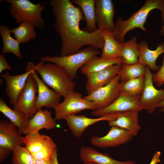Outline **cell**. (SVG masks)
<instances>
[{
  "label": "cell",
  "mask_w": 164,
  "mask_h": 164,
  "mask_svg": "<svg viewBox=\"0 0 164 164\" xmlns=\"http://www.w3.org/2000/svg\"><path fill=\"white\" fill-rule=\"evenodd\" d=\"M50 4L55 17L54 26L61 37L60 56L77 53L87 45L102 50L104 40L101 31L89 33L80 29V22L85 19L80 8L70 0H51Z\"/></svg>",
  "instance_id": "6da1fadb"
},
{
  "label": "cell",
  "mask_w": 164,
  "mask_h": 164,
  "mask_svg": "<svg viewBox=\"0 0 164 164\" xmlns=\"http://www.w3.org/2000/svg\"><path fill=\"white\" fill-rule=\"evenodd\" d=\"M155 9L161 12L162 22H164V0H147L144 5L137 11L132 14L126 20L119 17L115 23V27L112 32L114 38L118 42L123 43L127 33L131 30L139 28L146 31L144 27L149 13Z\"/></svg>",
  "instance_id": "7a4b0ae2"
},
{
  "label": "cell",
  "mask_w": 164,
  "mask_h": 164,
  "mask_svg": "<svg viewBox=\"0 0 164 164\" xmlns=\"http://www.w3.org/2000/svg\"><path fill=\"white\" fill-rule=\"evenodd\" d=\"M44 63L41 61L34 67L44 83L64 98L75 91L76 84L64 68L55 63Z\"/></svg>",
  "instance_id": "3957f363"
},
{
  "label": "cell",
  "mask_w": 164,
  "mask_h": 164,
  "mask_svg": "<svg viewBox=\"0 0 164 164\" xmlns=\"http://www.w3.org/2000/svg\"><path fill=\"white\" fill-rule=\"evenodd\" d=\"M10 5V14L16 23L28 22L35 27L43 28L44 20L41 16L46 4H35L29 0H6Z\"/></svg>",
  "instance_id": "277c9868"
},
{
  "label": "cell",
  "mask_w": 164,
  "mask_h": 164,
  "mask_svg": "<svg viewBox=\"0 0 164 164\" xmlns=\"http://www.w3.org/2000/svg\"><path fill=\"white\" fill-rule=\"evenodd\" d=\"M101 53L99 49L90 46L71 55L63 56H45L40 57V59L44 62L55 63L61 66L74 80L77 77L79 68L92 58Z\"/></svg>",
  "instance_id": "5b68a950"
},
{
  "label": "cell",
  "mask_w": 164,
  "mask_h": 164,
  "mask_svg": "<svg viewBox=\"0 0 164 164\" xmlns=\"http://www.w3.org/2000/svg\"><path fill=\"white\" fill-rule=\"evenodd\" d=\"M54 109L56 120L65 119L68 116L75 115L84 110L94 111L97 108L92 102L84 98L80 93L74 91L64 98Z\"/></svg>",
  "instance_id": "8992f818"
},
{
  "label": "cell",
  "mask_w": 164,
  "mask_h": 164,
  "mask_svg": "<svg viewBox=\"0 0 164 164\" xmlns=\"http://www.w3.org/2000/svg\"><path fill=\"white\" fill-rule=\"evenodd\" d=\"M153 75L150 68L146 66L144 88L139 99L141 107L150 114L153 113L159 104L164 101V89H158L154 87Z\"/></svg>",
  "instance_id": "52a82bcc"
},
{
  "label": "cell",
  "mask_w": 164,
  "mask_h": 164,
  "mask_svg": "<svg viewBox=\"0 0 164 164\" xmlns=\"http://www.w3.org/2000/svg\"><path fill=\"white\" fill-rule=\"evenodd\" d=\"M37 92V85L31 73L29 76L13 109L23 113L29 120L37 111L35 103Z\"/></svg>",
  "instance_id": "ba28073f"
},
{
  "label": "cell",
  "mask_w": 164,
  "mask_h": 164,
  "mask_svg": "<svg viewBox=\"0 0 164 164\" xmlns=\"http://www.w3.org/2000/svg\"><path fill=\"white\" fill-rule=\"evenodd\" d=\"M121 84L120 76L118 74L108 84L83 98L93 102L97 109L104 108L111 104L118 97Z\"/></svg>",
  "instance_id": "9c48e42d"
},
{
  "label": "cell",
  "mask_w": 164,
  "mask_h": 164,
  "mask_svg": "<svg viewBox=\"0 0 164 164\" xmlns=\"http://www.w3.org/2000/svg\"><path fill=\"white\" fill-rule=\"evenodd\" d=\"M34 63L30 62L26 68V72L22 74L13 75L7 70L1 74L6 84L5 92L9 97L10 104L14 106L16 103L19 96L24 88L29 76L34 70Z\"/></svg>",
  "instance_id": "30bf717a"
},
{
  "label": "cell",
  "mask_w": 164,
  "mask_h": 164,
  "mask_svg": "<svg viewBox=\"0 0 164 164\" xmlns=\"http://www.w3.org/2000/svg\"><path fill=\"white\" fill-rule=\"evenodd\" d=\"M140 96H132L120 92L118 97L111 104L104 108L97 109L91 114L100 117L106 114L143 110L139 104Z\"/></svg>",
  "instance_id": "8fae6325"
},
{
  "label": "cell",
  "mask_w": 164,
  "mask_h": 164,
  "mask_svg": "<svg viewBox=\"0 0 164 164\" xmlns=\"http://www.w3.org/2000/svg\"><path fill=\"white\" fill-rule=\"evenodd\" d=\"M133 136L127 131L115 126L111 127L105 136L92 137L91 142L92 145L101 148L116 147L126 143L132 140Z\"/></svg>",
  "instance_id": "7c38bea8"
},
{
  "label": "cell",
  "mask_w": 164,
  "mask_h": 164,
  "mask_svg": "<svg viewBox=\"0 0 164 164\" xmlns=\"http://www.w3.org/2000/svg\"><path fill=\"white\" fill-rule=\"evenodd\" d=\"M96 22L98 29L112 32L115 27L113 22L114 8L111 0H94Z\"/></svg>",
  "instance_id": "4fadbf2b"
},
{
  "label": "cell",
  "mask_w": 164,
  "mask_h": 164,
  "mask_svg": "<svg viewBox=\"0 0 164 164\" xmlns=\"http://www.w3.org/2000/svg\"><path fill=\"white\" fill-rule=\"evenodd\" d=\"M10 121L0 120V148L12 151L18 146L24 144L25 137Z\"/></svg>",
  "instance_id": "5bb4252c"
},
{
  "label": "cell",
  "mask_w": 164,
  "mask_h": 164,
  "mask_svg": "<svg viewBox=\"0 0 164 164\" xmlns=\"http://www.w3.org/2000/svg\"><path fill=\"white\" fill-rule=\"evenodd\" d=\"M32 74L36 80L38 86V95L35 103L37 111L43 107L54 109L60 102L61 96L55 91L49 88L40 79L34 71Z\"/></svg>",
  "instance_id": "9a60e30c"
},
{
  "label": "cell",
  "mask_w": 164,
  "mask_h": 164,
  "mask_svg": "<svg viewBox=\"0 0 164 164\" xmlns=\"http://www.w3.org/2000/svg\"><path fill=\"white\" fill-rule=\"evenodd\" d=\"M122 64L113 65L86 76L87 81L85 88L87 95L109 83L118 74Z\"/></svg>",
  "instance_id": "2e32d148"
},
{
  "label": "cell",
  "mask_w": 164,
  "mask_h": 164,
  "mask_svg": "<svg viewBox=\"0 0 164 164\" xmlns=\"http://www.w3.org/2000/svg\"><path fill=\"white\" fill-rule=\"evenodd\" d=\"M116 114V113L110 114L97 118H88L84 115H72L67 117L65 120L73 135L75 137H79L89 126L101 121H112L115 118Z\"/></svg>",
  "instance_id": "e0dca14e"
},
{
  "label": "cell",
  "mask_w": 164,
  "mask_h": 164,
  "mask_svg": "<svg viewBox=\"0 0 164 164\" xmlns=\"http://www.w3.org/2000/svg\"><path fill=\"white\" fill-rule=\"evenodd\" d=\"M53 118L51 112L47 109H38L34 115L29 120L28 125L23 134L39 132L43 129L50 130L56 128L57 123Z\"/></svg>",
  "instance_id": "ac0fdd59"
},
{
  "label": "cell",
  "mask_w": 164,
  "mask_h": 164,
  "mask_svg": "<svg viewBox=\"0 0 164 164\" xmlns=\"http://www.w3.org/2000/svg\"><path fill=\"white\" fill-rule=\"evenodd\" d=\"M138 111H133L118 113L114 120L108 121L109 125L111 127L115 126L125 129L133 136H136L141 129Z\"/></svg>",
  "instance_id": "d6986e66"
},
{
  "label": "cell",
  "mask_w": 164,
  "mask_h": 164,
  "mask_svg": "<svg viewBox=\"0 0 164 164\" xmlns=\"http://www.w3.org/2000/svg\"><path fill=\"white\" fill-rule=\"evenodd\" d=\"M79 156L84 162H92L97 164H135L136 162L131 161H118L113 159L107 153L99 152L91 147H81Z\"/></svg>",
  "instance_id": "ffe728a7"
},
{
  "label": "cell",
  "mask_w": 164,
  "mask_h": 164,
  "mask_svg": "<svg viewBox=\"0 0 164 164\" xmlns=\"http://www.w3.org/2000/svg\"><path fill=\"white\" fill-rule=\"evenodd\" d=\"M139 56L138 63L148 66L151 70L158 71L160 67L157 65L156 61L159 56L164 53V43L158 45L154 50L149 49L146 41H142L139 44Z\"/></svg>",
  "instance_id": "44dd1931"
},
{
  "label": "cell",
  "mask_w": 164,
  "mask_h": 164,
  "mask_svg": "<svg viewBox=\"0 0 164 164\" xmlns=\"http://www.w3.org/2000/svg\"><path fill=\"white\" fill-rule=\"evenodd\" d=\"M101 34L104 40V44L101 57L107 59L121 58L122 43L117 41L112 32L110 31H101Z\"/></svg>",
  "instance_id": "7402d4cb"
},
{
  "label": "cell",
  "mask_w": 164,
  "mask_h": 164,
  "mask_svg": "<svg viewBox=\"0 0 164 164\" xmlns=\"http://www.w3.org/2000/svg\"><path fill=\"white\" fill-rule=\"evenodd\" d=\"M71 2L80 7L84 14L86 25L82 29L89 33L97 30L94 0H72Z\"/></svg>",
  "instance_id": "603a6c76"
},
{
  "label": "cell",
  "mask_w": 164,
  "mask_h": 164,
  "mask_svg": "<svg viewBox=\"0 0 164 164\" xmlns=\"http://www.w3.org/2000/svg\"><path fill=\"white\" fill-rule=\"evenodd\" d=\"M123 63L121 58L107 59L97 56L91 59L80 68L81 73L85 76L102 70L115 64Z\"/></svg>",
  "instance_id": "cb8c5ba5"
},
{
  "label": "cell",
  "mask_w": 164,
  "mask_h": 164,
  "mask_svg": "<svg viewBox=\"0 0 164 164\" xmlns=\"http://www.w3.org/2000/svg\"><path fill=\"white\" fill-rule=\"evenodd\" d=\"M0 111L18 128L22 134H23L29 120L23 113L10 108L5 101L1 97Z\"/></svg>",
  "instance_id": "d4e9b609"
},
{
  "label": "cell",
  "mask_w": 164,
  "mask_h": 164,
  "mask_svg": "<svg viewBox=\"0 0 164 164\" xmlns=\"http://www.w3.org/2000/svg\"><path fill=\"white\" fill-rule=\"evenodd\" d=\"M10 30L8 26L5 25L0 26V34L3 42L2 54L12 53L18 59H22L19 45L20 43L11 36Z\"/></svg>",
  "instance_id": "484cf974"
},
{
  "label": "cell",
  "mask_w": 164,
  "mask_h": 164,
  "mask_svg": "<svg viewBox=\"0 0 164 164\" xmlns=\"http://www.w3.org/2000/svg\"><path fill=\"white\" fill-rule=\"evenodd\" d=\"M54 142L49 136L39 132L26 135L24 141L26 147L32 154L36 153Z\"/></svg>",
  "instance_id": "4316f807"
},
{
  "label": "cell",
  "mask_w": 164,
  "mask_h": 164,
  "mask_svg": "<svg viewBox=\"0 0 164 164\" xmlns=\"http://www.w3.org/2000/svg\"><path fill=\"white\" fill-rule=\"evenodd\" d=\"M138 45L135 37L128 41L122 43L121 57L123 64H132L138 63L139 56Z\"/></svg>",
  "instance_id": "83f0119b"
},
{
  "label": "cell",
  "mask_w": 164,
  "mask_h": 164,
  "mask_svg": "<svg viewBox=\"0 0 164 164\" xmlns=\"http://www.w3.org/2000/svg\"><path fill=\"white\" fill-rule=\"evenodd\" d=\"M146 66L139 63L132 64H122L118 72L121 82L145 77Z\"/></svg>",
  "instance_id": "f1b7e54d"
},
{
  "label": "cell",
  "mask_w": 164,
  "mask_h": 164,
  "mask_svg": "<svg viewBox=\"0 0 164 164\" xmlns=\"http://www.w3.org/2000/svg\"><path fill=\"white\" fill-rule=\"evenodd\" d=\"M34 26L28 22H22L17 27L10 30L15 38L21 44L26 43L36 37Z\"/></svg>",
  "instance_id": "f546056e"
},
{
  "label": "cell",
  "mask_w": 164,
  "mask_h": 164,
  "mask_svg": "<svg viewBox=\"0 0 164 164\" xmlns=\"http://www.w3.org/2000/svg\"><path fill=\"white\" fill-rule=\"evenodd\" d=\"M120 92L129 95L140 96L144 86L145 77L132 79L125 82H121Z\"/></svg>",
  "instance_id": "4dcf8cb0"
},
{
  "label": "cell",
  "mask_w": 164,
  "mask_h": 164,
  "mask_svg": "<svg viewBox=\"0 0 164 164\" xmlns=\"http://www.w3.org/2000/svg\"><path fill=\"white\" fill-rule=\"evenodd\" d=\"M13 164H33L34 158L26 147H16L12 152Z\"/></svg>",
  "instance_id": "1f68e13d"
},
{
  "label": "cell",
  "mask_w": 164,
  "mask_h": 164,
  "mask_svg": "<svg viewBox=\"0 0 164 164\" xmlns=\"http://www.w3.org/2000/svg\"><path fill=\"white\" fill-rule=\"evenodd\" d=\"M56 146V145L53 142L40 151L32 154L35 159L44 160H50L53 152L57 148Z\"/></svg>",
  "instance_id": "d6a6232c"
},
{
  "label": "cell",
  "mask_w": 164,
  "mask_h": 164,
  "mask_svg": "<svg viewBox=\"0 0 164 164\" xmlns=\"http://www.w3.org/2000/svg\"><path fill=\"white\" fill-rule=\"evenodd\" d=\"M153 81L158 87H161L164 84V56L162 58V66L153 75Z\"/></svg>",
  "instance_id": "836d02e7"
},
{
  "label": "cell",
  "mask_w": 164,
  "mask_h": 164,
  "mask_svg": "<svg viewBox=\"0 0 164 164\" xmlns=\"http://www.w3.org/2000/svg\"><path fill=\"white\" fill-rule=\"evenodd\" d=\"M12 69L6 61L5 55L2 54L0 55V73L3 71L8 70H11Z\"/></svg>",
  "instance_id": "e575fe53"
},
{
  "label": "cell",
  "mask_w": 164,
  "mask_h": 164,
  "mask_svg": "<svg viewBox=\"0 0 164 164\" xmlns=\"http://www.w3.org/2000/svg\"><path fill=\"white\" fill-rule=\"evenodd\" d=\"M11 152L10 150L0 148V162H2L9 155Z\"/></svg>",
  "instance_id": "d590c367"
},
{
  "label": "cell",
  "mask_w": 164,
  "mask_h": 164,
  "mask_svg": "<svg viewBox=\"0 0 164 164\" xmlns=\"http://www.w3.org/2000/svg\"><path fill=\"white\" fill-rule=\"evenodd\" d=\"M161 154L159 151L156 152L153 155L152 159L149 164H157L160 162L161 160L160 159Z\"/></svg>",
  "instance_id": "8d00e7d4"
},
{
  "label": "cell",
  "mask_w": 164,
  "mask_h": 164,
  "mask_svg": "<svg viewBox=\"0 0 164 164\" xmlns=\"http://www.w3.org/2000/svg\"><path fill=\"white\" fill-rule=\"evenodd\" d=\"M33 164H53L51 159L50 160H44L34 158Z\"/></svg>",
  "instance_id": "74e56055"
},
{
  "label": "cell",
  "mask_w": 164,
  "mask_h": 164,
  "mask_svg": "<svg viewBox=\"0 0 164 164\" xmlns=\"http://www.w3.org/2000/svg\"><path fill=\"white\" fill-rule=\"evenodd\" d=\"M57 149L56 148L53 153L51 159L53 164H59L57 158Z\"/></svg>",
  "instance_id": "f35d334b"
},
{
  "label": "cell",
  "mask_w": 164,
  "mask_h": 164,
  "mask_svg": "<svg viewBox=\"0 0 164 164\" xmlns=\"http://www.w3.org/2000/svg\"><path fill=\"white\" fill-rule=\"evenodd\" d=\"M159 33L161 35L164 37V24L160 31Z\"/></svg>",
  "instance_id": "ab89813d"
},
{
  "label": "cell",
  "mask_w": 164,
  "mask_h": 164,
  "mask_svg": "<svg viewBox=\"0 0 164 164\" xmlns=\"http://www.w3.org/2000/svg\"><path fill=\"white\" fill-rule=\"evenodd\" d=\"M164 107V101L161 102L159 104L158 106V108H162Z\"/></svg>",
  "instance_id": "60d3db41"
},
{
  "label": "cell",
  "mask_w": 164,
  "mask_h": 164,
  "mask_svg": "<svg viewBox=\"0 0 164 164\" xmlns=\"http://www.w3.org/2000/svg\"><path fill=\"white\" fill-rule=\"evenodd\" d=\"M83 164H97V163L92 162H84Z\"/></svg>",
  "instance_id": "b9f144b4"
},
{
  "label": "cell",
  "mask_w": 164,
  "mask_h": 164,
  "mask_svg": "<svg viewBox=\"0 0 164 164\" xmlns=\"http://www.w3.org/2000/svg\"><path fill=\"white\" fill-rule=\"evenodd\" d=\"M160 111V112H164V107L161 108Z\"/></svg>",
  "instance_id": "7bdbcfd3"
}]
</instances>
